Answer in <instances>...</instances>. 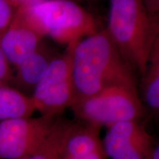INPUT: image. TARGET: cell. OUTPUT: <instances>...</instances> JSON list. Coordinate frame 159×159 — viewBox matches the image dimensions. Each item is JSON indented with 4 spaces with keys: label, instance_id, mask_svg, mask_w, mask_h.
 Segmentation results:
<instances>
[{
    "label": "cell",
    "instance_id": "6da1fadb",
    "mask_svg": "<svg viewBox=\"0 0 159 159\" xmlns=\"http://www.w3.org/2000/svg\"><path fill=\"white\" fill-rule=\"evenodd\" d=\"M71 74L74 105L113 85L137 86L136 71L122 56L105 30L76 43Z\"/></svg>",
    "mask_w": 159,
    "mask_h": 159
},
{
    "label": "cell",
    "instance_id": "7a4b0ae2",
    "mask_svg": "<svg viewBox=\"0 0 159 159\" xmlns=\"http://www.w3.org/2000/svg\"><path fill=\"white\" fill-rule=\"evenodd\" d=\"M105 30L125 61L142 76L159 38L158 16L149 15L142 0H110Z\"/></svg>",
    "mask_w": 159,
    "mask_h": 159
},
{
    "label": "cell",
    "instance_id": "3957f363",
    "mask_svg": "<svg viewBox=\"0 0 159 159\" xmlns=\"http://www.w3.org/2000/svg\"><path fill=\"white\" fill-rule=\"evenodd\" d=\"M18 10L43 37L61 44L68 46L99 30L92 14L73 0H42Z\"/></svg>",
    "mask_w": 159,
    "mask_h": 159
},
{
    "label": "cell",
    "instance_id": "277c9868",
    "mask_svg": "<svg viewBox=\"0 0 159 159\" xmlns=\"http://www.w3.org/2000/svg\"><path fill=\"white\" fill-rule=\"evenodd\" d=\"M71 108L77 120L99 128H108L125 121L140 120L145 114L138 87L127 85L108 87Z\"/></svg>",
    "mask_w": 159,
    "mask_h": 159
},
{
    "label": "cell",
    "instance_id": "5b68a950",
    "mask_svg": "<svg viewBox=\"0 0 159 159\" xmlns=\"http://www.w3.org/2000/svg\"><path fill=\"white\" fill-rule=\"evenodd\" d=\"M76 43L67 46L64 53L57 55L51 61L33 89L30 97L35 111L41 116H57L74 105L71 57Z\"/></svg>",
    "mask_w": 159,
    "mask_h": 159
},
{
    "label": "cell",
    "instance_id": "8992f818",
    "mask_svg": "<svg viewBox=\"0 0 159 159\" xmlns=\"http://www.w3.org/2000/svg\"><path fill=\"white\" fill-rule=\"evenodd\" d=\"M57 117H21L0 122V159H19L34 152L51 133Z\"/></svg>",
    "mask_w": 159,
    "mask_h": 159
},
{
    "label": "cell",
    "instance_id": "52a82bcc",
    "mask_svg": "<svg viewBox=\"0 0 159 159\" xmlns=\"http://www.w3.org/2000/svg\"><path fill=\"white\" fill-rule=\"evenodd\" d=\"M106 128L102 146L107 158L152 159L156 144L140 121H125Z\"/></svg>",
    "mask_w": 159,
    "mask_h": 159
},
{
    "label": "cell",
    "instance_id": "ba28073f",
    "mask_svg": "<svg viewBox=\"0 0 159 159\" xmlns=\"http://www.w3.org/2000/svg\"><path fill=\"white\" fill-rule=\"evenodd\" d=\"M43 36L19 10L0 35V45L10 64L17 66L42 43Z\"/></svg>",
    "mask_w": 159,
    "mask_h": 159
},
{
    "label": "cell",
    "instance_id": "9c48e42d",
    "mask_svg": "<svg viewBox=\"0 0 159 159\" xmlns=\"http://www.w3.org/2000/svg\"><path fill=\"white\" fill-rule=\"evenodd\" d=\"M100 128L94 125L61 118V133L57 156L72 158L89 156L103 148Z\"/></svg>",
    "mask_w": 159,
    "mask_h": 159
},
{
    "label": "cell",
    "instance_id": "30bf717a",
    "mask_svg": "<svg viewBox=\"0 0 159 159\" xmlns=\"http://www.w3.org/2000/svg\"><path fill=\"white\" fill-rule=\"evenodd\" d=\"M57 55L48 46L41 43L36 50L16 66V73L11 83L19 91H33L49 63Z\"/></svg>",
    "mask_w": 159,
    "mask_h": 159
},
{
    "label": "cell",
    "instance_id": "8fae6325",
    "mask_svg": "<svg viewBox=\"0 0 159 159\" xmlns=\"http://www.w3.org/2000/svg\"><path fill=\"white\" fill-rule=\"evenodd\" d=\"M139 97L155 114L159 111V38L155 41L149 57L148 65L142 75Z\"/></svg>",
    "mask_w": 159,
    "mask_h": 159
},
{
    "label": "cell",
    "instance_id": "7c38bea8",
    "mask_svg": "<svg viewBox=\"0 0 159 159\" xmlns=\"http://www.w3.org/2000/svg\"><path fill=\"white\" fill-rule=\"evenodd\" d=\"M35 111L30 97L8 85L0 86V122L31 116Z\"/></svg>",
    "mask_w": 159,
    "mask_h": 159
},
{
    "label": "cell",
    "instance_id": "4fadbf2b",
    "mask_svg": "<svg viewBox=\"0 0 159 159\" xmlns=\"http://www.w3.org/2000/svg\"><path fill=\"white\" fill-rule=\"evenodd\" d=\"M61 133V118L57 117L51 133L32 153L19 159H55Z\"/></svg>",
    "mask_w": 159,
    "mask_h": 159
},
{
    "label": "cell",
    "instance_id": "5bb4252c",
    "mask_svg": "<svg viewBox=\"0 0 159 159\" xmlns=\"http://www.w3.org/2000/svg\"><path fill=\"white\" fill-rule=\"evenodd\" d=\"M15 11L7 0H0V35L8 27Z\"/></svg>",
    "mask_w": 159,
    "mask_h": 159
},
{
    "label": "cell",
    "instance_id": "9a60e30c",
    "mask_svg": "<svg viewBox=\"0 0 159 159\" xmlns=\"http://www.w3.org/2000/svg\"><path fill=\"white\" fill-rule=\"evenodd\" d=\"M8 60L0 45V86L7 85L12 82L13 73H12Z\"/></svg>",
    "mask_w": 159,
    "mask_h": 159
},
{
    "label": "cell",
    "instance_id": "2e32d148",
    "mask_svg": "<svg viewBox=\"0 0 159 159\" xmlns=\"http://www.w3.org/2000/svg\"><path fill=\"white\" fill-rule=\"evenodd\" d=\"M144 8L151 16H158L159 13V0H142Z\"/></svg>",
    "mask_w": 159,
    "mask_h": 159
},
{
    "label": "cell",
    "instance_id": "e0dca14e",
    "mask_svg": "<svg viewBox=\"0 0 159 159\" xmlns=\"http://www.w3.org/2000/svg\"><path fill=\"white\" fill-rule=\"evenodd\" d=\"M55 159H108L104 151V149H101L93 152L89 156L83 157H72V158H66V157H60L55 154Z\"/></svg>",
    "mask_w": 159,
    "mask_h": 159
},
{
    "label": "cell",
    "instance_id": "ac0fdd59",
    "mask_svg": "<svg viewBox=\"0 0 159 159\" xmlns=\"http://www.w3.org/2000/svg\"><path fill=\"white\" fill-rule=\"evenodd\" d=\"M8 3L11 5L14 9L21 8V7H25L30 6L33 4L39 2L42 0H7Z\"/></svg>",
    "mask_w": 159,
    "mask_h": 159
},
{
    "label": "cell",
    "instance_id": "d6986e66",
    "mask_svg": "<svg viewBox=\"0 0 159 159\" xmlns=\"http://www.w3.org/2000/svg\"><path fill=\"white\" fill-rule=\"evenodd\" d=\"M152 159H159V146L156 145L155 147L153 152H152Z\"/></svg>",
    "mask_w": 159,
    "mask_h": 159
},
{
    "label": "cell",
    "instance_id": "ffe728a7",
    "mask_svg": "<svg viewBox=\"0 0 159 159\" xmlns=\"http://www.w3.org/2000/svg\"><path fill=\"white\" fill-rule=\"evenodd\" d=\"M73 1L77 2V1H79V0H73ZM84 1H87V2H94V1H97V0H84Z\"/></svg>",
    "mask_w": 159,
    "mask_h": 159
}]
</instances>
